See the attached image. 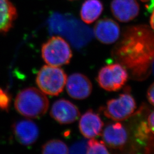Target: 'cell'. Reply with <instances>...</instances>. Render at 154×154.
Returning a JSON list of instances; mask_svg holds the SVG:
<instances>
[{
	"instance_id": "cell-20",
	"label": "cell",
	"mask_w": 154,
	"mask_h": 154,
	"mask_svg": "<svg viewBox=\"0 0 154 154\" xmlns=\"http://www.w3.org/2000/svg\"><path fill=\"white\" fill-rule=\"evenodd\" d=\"M147 98L149 103L154 106V82L149 87L147 92Z\"/></svg>"
},
{
	"instance_id": "cell-7",
	"label": "cell",
	"mask_w": 154,
	"mask_h": 154,
	"mask_svg": "<svg viewBox=\"0 0 154 154\" xmlns=\"http://www.w3.org/2000/svg\"><path fill=\"white\" fill-rule=\"evenodd\" d=\"M66 84L67 92L73 99H86L91 95L93 90L90 80L81 73L72 74L67 78Z\"/></svg>"
},
{
	"instance_id": "cell-11",
	"label": "cell",
	"mask_w": 154,
	"mask_h": 154,
	"mask_svg": "<svg viewBox=\"0 0 154 154\" xmlns=\"http://www.w3.org/2000/svg\"><path fill=\"white\" fill-rule=\"evenodd\" d=\"M110 8L112 15L121 22L132 21L138 16L140 11L137 0H112Z\"/></svg>"
},
{
	"instance_id": "cell-6",
	"label": "cell",
	"mask_w": 154,
	"mask_h": 154,
	"mask_svg": "<svg viewBox=\"0 0 154 154\" xmlns=\"http://www.w3.org/2000/svg\"><path fill=\"white\" fill-rule=\"evenodd\" d=\"M128 74L120 63L110 64L102 67L97 78L99 86L107 91L119 90L126 83Z\"/></svg>"
},
{
	"instance_id": "cell-12",
	"label": "cell",
	"mask_w": 154,
	"mask_h": 154,
	"mask_svg": "<svg viewBox=\"0 0 154 154\" xmlns=\"http://www.w3.org/2000/svg\"><path fill=\"white\" fill-rule=\"evenodd\" d=\"M12 130L17 140L24 146L33 144L38 138V127L35 123L29 119L15 122Z\"/></svg>"
},
{
	"instance_id": "cell-14",
	"label": "cell",
	"mask_w": 154,
	"mask_h": 154,
	"mask_svg": "<svg viewBox=\"0 0 154 154\" xmlns=\"http://www.w3.org/2000/svg\"><path fill=\"white\" fill-rule=\"evenodd\" d=\"M16 18V9L11 1L0 0V33L8 32Z\"/></svg>"
},
{
	"instance_id": "cell-10",
	"label": "cell",
	"mask_w": 154,
	"mask_h": 154,
	"mask_svg": "<svg viewBox=\"0 0 154 154\" xmlns=\"http://www.w3.org/2000/svg\"><path fill=\"white\" fill-rule=\"evenodd\" d=\"M94 34L96 38L101 43L112 44L119 38L121 29L118 23L114 20L105 18L95 23Z\"/></svg>"
},
{
	"instance_id": "cell-1",
	"label": "cell",
	"mask_w": 154,
	"mask_h": 154,
	"mask_svg": "<svg viewBox=\"0 0 154 154\" xmlns=\"http://www.w3.org/2000/svg\"><path fill=\"white\" fill-rule=\"evenodd\" d=\"M119 53L121 58H119L124 66L132 69L139 63V67H142L144 63V78L151 72L154 65V33L147 26L139 25L128 28L125 32L123 39L120 42Z\"/></svg>"
},
{
	"instance_id": "cell-22",
	"label": "cell",
	"mask_w": 154,
	"mask_h": 154,
	"mask_svg": "<svg viewBox=\"0 0 154 154\" xmlns=\"http://www.w3.org/2000/svg\"><path fill=\"white\" fill-rule=\"evenodd\" d=\"M143 2H149V5H146L147 9L149 11L154 8V0H140Z\"/></svg>"
},
{
	"instance_id": "cell-23",
	"label": "cell",
	"mask_w": 154,
	"mask_h": 154,
	"mask_svg": "<svg viewBox=\"0 0 154 154\" xmlns=\"http://www.w3.org/2000/svg\"><path fill=\"white\" fill-rule=\"evenodd\" d=\"M150 25H151V28L152 29V30H154V10L152 11L151 16L150 17Z\"/></svg>"
},
{
	"instance_id": "cell-13",
	"label": "cell",
	"mask_w": 154,
	"mask_h": 154,
	"mask_svg": "<svg viewBox=\"0 0 154 154\" xmlns=\"http://www.w3.org/2000/svg\"><path fill=\"white\" fill-rule=\"evenodd\" d=\"M104 126L100 116L92 110L86 111L81 117L79 129L85 138H94L100 135Z\"/></svg>"
},
{
	"instance_id": "cell-5",
	"label": "cell",
	"mask_w": 154,
	"mask_h": 154,
	"mask_svg": "<svg viewBox=\"0 0 154 154\" xmlns=\"http://www.w3.org/2000/svg\"><path fill=\"white\" fill-rule=\"evenodd\" d=\"M137 109L134 98L128 91L107 102L102 109L105 116L116 122L123 121L134 114Z\"/></svg>"
},
{
	"instance_id": "cell-15",
	"label": "cell",
	"mask_w": 154,
	"mask_h": 154,
	"mask_svg": "<svg viewBox=\"0 0 154 154\" xmlns=\"http://www.w3.org/2000/svg\"><path fill=\"white\" fill-rule=\"evenodd\" d=\"M103 11L100 0H86L81 6L80 15L83 22L90 24L95 22Z\"/></svg>"
},
{
	"instance_id": "cell-17",
	"label": "cell",
	"mask_w": 154,
	"mask_h": 154,
	"mask_svg": "<svg viewBox=\"0 0 154 154\" xmlns=\"http://www.w3.org/2000/svg\"><path fill=\"white\" fill-rule=\"evenodd\" d=\"M87 154H109V151L103 140L99 141L94 138L87 142Z\"/></svg>"
},
{
	"instance_id": "cell-4",
	"label": "cell",
	"mask_w": 154,
	"mask_h": 154,
	"mask_svg": "<svg viewBox=\"0 0 154 154\" xmlns=\"http://www.w3.org/2000/svg\"><path fill=\"white\" fill-rule=\"evenodd\" d=\"M41 55L48 65L58 67L69 64L72 53L70 45L64 39L54 36L42 45Z\"/></svg>"
},
{
	"instance_id": "cell-16",
	"label": "cell",
	"mask_w": 154,
	"mask_h": 154,
	"mask_svg": "<svg viewBox=\"0 0 154 154\" xmlns=\"http://www.w3.org/2000/svg\"><path fill=\"white\" fill-rule=\"evenodd\" d=\"M42 154H65L69 153V149L65 143L59 139L48 141L42 146Z\"/></svg>"
},
{
	"instance_id": "cell-2",
	"label": "cell",
	"mask_w": 154,
	"mask_h": 154,
	"mask_svg": "<svg viewBox=\"0 0 154 154\" xmlns=\"http://www.w3.org/2000/svg\"><path fill=\"white\" fill-rule=\"evenodd\" d=\"M49 104V100L45 94L35 88H28L21 91L14 102L18 112L30 118H38L45 115Z\"/></svg>"
},
{
	"instance_id": "cell-21",
	"label": "cell",
	"mask_w": 154,
	"mask_h": 154,
	"mask_svg": "<svg viewBox=\"0 0 154 154\" xmlns=\"http://www.w3.org/2000/svg\"><path fill=\"white\" fill-rule=\"evenodd\" d=\"M147 123L150 131L154 135V111L149 114L147 118Z\"/></svg>"
},
{
	"instance_id": "cell-19",
	"label": "cell",
	"mask_w": 154,
	"mask_h": 154,
	"mask_svg": "<svg viewBox=\"0 0 154 154\" xmlns=\"http://www.w3.org/2000/svg\"><path fill=\"white\" fill-rule=\"evenodd\" d=\"M87 143L79 142L74 145L71 149L72 153H86Z\"/></svg>"
},
{
	"instance_id": "cell-18",
	"label": "cell",
	"mask_w": 154,
	"mask_h": 154,
	"mask_svg": "<svg viewBox=\"0 0 154 154\" xmlns=\"http://www.w3.org/2000/svg\"><path fill=\"white\" fill-rule=\"evenodd\" d=\"M11 95L5 90L0 88V109L8 111L11 104Z\"/></svg>"
},
{
	"instance_id": "cell-8",
	"label": "cell",
	"mask_w": 154,
	"mask_h": 154,
	"mask_svg": "<svg viewBox=\"0 0 154 154\" xmlns=\"http://www.w3.org/2000/svg\"><path fill=\"white\" fill-rule=\"evenodd\" d=\"M50 116L59 123L67 125L76 121L80 116V112L70 101L61 99L55 101L52 106Z\"/></svg>"
},
{
	"instance_id": "cell-3",
	"label": "cell",
	"mask_w": 154,
	"mask_h": 154,
	"mask_svg": "<svg viewBox=\"0 0 154 154\" xmlns=\"http://www.w3.org/2000/svg\"><path fill=\"white\" fill-rule=\"evenodd\" d=\"M67 78V75L62 69L57 66L45 65L38 72L36 83L44 93L57 96L63 91Z\"/></svg>"
},
{
	"instance_id": "cell-24",
	"label": "cell",
	"mask_w": 154,
	"mask_h": 154,
	"mask_svg": "<svg viewBox=\"0 0 154 154\" xmlns=\"http://www.w3.org/2000/svg\"><path fill=\"white\" fill-rule=\"evenodd\" d=\"M70 1H73V0H70Z\"/></svg>"
},
{
	"instance_id": "cell-9",
	"label": "cell",
	"mask_w": 154,
	"mask_h": 154,
	"mask_svg": "<svg viewBox=\"0 0 154 154\" xmlns=\"http://www.w3.org/2000/svg\"><path fill=\"white\" fill-rule=\"evenodd\" d=\"M100 135L104 143L114 149H121L125 147L129 137L126 128L119 122L107 125Z\"/></svg>"
}]
</instances>
